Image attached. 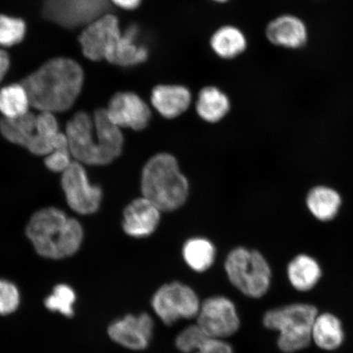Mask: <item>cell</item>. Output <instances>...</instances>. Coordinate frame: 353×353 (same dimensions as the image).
Listing matches in <instances>:
<instances>
[{
  "mask_svg": "<svg viewBox=\"0 0 353 353\" xmlns=\"http://www.w3.org/2000/svg\"><path fill=\"white\" fill-rule=\"evenodd\" d=\"M161 210L143 197L130 202L123 210V231L132 237L144 238L157 230L161 221Z\"/></svg>",
  "mask_w": 353,
  "mask_h": 353,
  "instance_id": "5bb4252c",
  "label": "cell"
},
{
  "mask_svg": "<svg viewBox=\"0 0 353 353\" xmlns=\"http://www.w3.org/2000/svg\"><path fill=\"white\" fill-rule=\"evenodd\" d=\"M139 35L140 29L134 24L122 30L121 37L110 51L105 61L121 68H131L145 63L149 57V50L140 42Z\"/></svg>",
  "mask_w": 353,
  "mask_h": 353,
  "instance_id": "2e32d148",
  "label": "cell"
},
{
  "mask_svg": "<svg viewBox=\"0 0 353 353\" xmlns=\"http://www.w3.org/2000/svg\"><path fill=\"white\" fill-rule=\"evenodd\" d=\"M193 353H234L231 345L222 339L210 338L200 350Z\"/></svg>",
  "mask_w": 353,
  "mask_h": 353,
  "instance_id": "1f68e13d",
  "label": "cell"
},
{
  "mask_svg": "<svg viewBox=\"0 0 353 353\" xmlns=\"http://www.w3.org/2000/svg\"><path fill=\"white\" fill-rule=\"evenodd\" d=\"M92 119L100 142L114 161L121 157L125 144L121 129L110 120L105 108L97 110Z\"/></svg>",
  "mask_w": 353,
  "mask_h": 353,
  "instance_id": "cb8c5ba5",
  "label": "cell"
},
{
  "mask_svg": "<svg viewBox=\"0 0 353 353\" xmlns=\"http://www.w3.org/2000/svg\"><path fill=\"white\" fill-rule=\"evenodd\" d=\"M151 103L161 117L175 119L191 105V91L180 85H158L152 91Z\"/></svg>",
  "mask_w": 353,
  "mask_h": 353,
  "instance_id": "e0dca14e",
  "label": "cell"
},
{
  "mask_svg": "<svg viewBox=\"0 0 353 353\" xmlns=\"http://www.w3.org/2000/svg\"><path fill=\"white\" fill-rule=\"evenodd\" d=\"M105 110L110 120L121 130H143L152 119L148 104L134 92H117L110 99Z\"/></svg>",
  "mask_w": 353,
  "mask_h": 353,
  "instance_id": "7c38bea8",
  "label": "cell"
},
{
  "mask_svg": "<svg viewBox=\"0 0 353 353\" xmlns=\"http://www.w3.org/2000/svg\"><path fill=\"white\" fill-rule=\"evenodd\" d=\"M77 296L72 287L60 284L54 287V291L50 296L46 299V306L48 310L59 312L65 316L74 315V303Z\"/></svg>",
  "mask_w": 353,
  "mask_h": 353,
  "instance_id": "83f0119b",
  "label": "cell"
},
{
  "mask_svg": "<svg viewBox=\"0 0 353 353\" xmlns=\"http://www.w3.org/2000/svg\"><path fill=\"white\" fill-rule=\"evenodd\" d=\"M26 231L37 252L51 259L76 254L83 239L81 223L54 207L37 211L29 221Z\"/></svg>",
  "mask_w": 353,
  "mask_h": 353,
  "instance_id": "7a4b0ae2",
  "label": "cell"
},
{
  "mask_svg": "<svg viewBox=\"0 0 353 353\" xmlns=\"http://www.w3.org/2000/svg\"><path fill=\"white\" fill-rule=\"evenodd\" d=\"M141 190L143 196L161 212H172L187 201L189 183L176 158L169 153H159L143 168Z\"/></svg>",
  "mask_w": 353,
  "mask_h": 353,
  "instance_id": "3957f363",
  "label": "cell"
},
{
  "mask_svg": "<svg viewBox=\"0 0 353 353\" xmlns=\"http://www.w3.org/2000/svg\"><path fill=\"white\" fill-rule=\"evenodd\" d=\"M265 34L274 46L290 50L301 48L308 41L306 24L294 15H282L273 19L268 24Z\"/></svg>",
  "mask_w": 353,
  "mask_h": 353,
  "instance_id": "9a60e30c",
  "label": "cell"
},
{
  "mask_svg": "<svg viewBox=\"0 0 353 353\" xmlns=\"http://www.w3.org/2000/svg\"><path fill=\"white\" fill-rule=\"evenodd\" d=\"M305 204L313 217L319 222L327 223L337 217L343 199L337 190L326 185H317L309 190Z\"/></svg>",
  "mask_w": 353,
  "mask_h": 353,
  "instance_id": "ffe728a7",
  "label": "cell"
},
{
  "mask_svg": "<svg viewBox=\"0 0 353 353\" xmlns=\"http://www.w3.org/2000/svg\"><path fill=\"white\" fill-rule=\"evenodd\" d=\"M322 268L312 256L299 254L290 260L286 268V275L291 286L299 292H308L319 285Z\"/></svg>",
  "mask_w": 353,
  "mask_h": 353,
  "instance_id": "d6986e66",
  "label": "cell"
},
{
  "mask_svg": "<svg viewBox=\"0 0 353 353\" xmlns=\"http://www.w3.org/2000/svg\"><path fill=\"white\" fill-rule=\"evenodd\" d=\"M211 50L220 59L231 60L246 50L248 43L244 33L236 26H221L210 37Z\"/></svg>",
  "mask_w": 353,
  "mask_h": 353,
  "instance_id": "7402d4cb",
  "label": "cell"
},
{
  "mask_svg": "<svg viewBox=\"0 0 353 353\" xmlns=\"http://www.w3.org/2000/svg\"><path fill=\"white\" fill-rule=\"evenodd\" d=\"M210 337L198 325L188 326L176 339V346L182 352L193 353L200 350Z\"/></svg>",
  "mask_w": 353,
  "mask_h": 353,
  "instance_id": "f1b7e54d",
  "label": "cell"
},
{
  "mask_svg": "<svg viewBox=\"0 0 353 353\" xmlns=\"http://www.w3.org/2000/svg\"><path fill=\"white\" fill-rule=\"evenodd\" d=\"M10 68V57L7 52L0 48V82L6 77Z\"/></svg>",
  "mask_w": 353,
  "mask_h": 353,
  "instance_id": "836d02e7",
  "label": "cell"
},
{
  "mask_svg": "<svg viewBox=\"0 0 353 353\" xmlns=\"http://www.w3.org/2000/svg\"><path fill=\"white\" fill-rule=\"evenodd\" d=\"M30 101L22 83H11L0 90V112L4 118H19L29 112Z\"/></svg>",
  "mask_w": 353,
  "mask_h": 353,
  "instance_id": "484cf974",
  "label": "cell"
},
{
  "mask_svg": "<svg viewBox=\"0 0 353 353\" xmlns=\"http://www.w3.org/2000/svg\"><path fill=\"white\" fill-rule=\"evenodd\" d=\"M65 135L70 154L81 164L103 166L113 162L97 134L94 119L87 112L74 114L66 125Z\"/></svg>",
  "mask_w": 353,
  "mask_h": 353,
  "instance_id": "8992f818",
  "label": "cell"
},
{
  "mask_svg": "<svg viewBox=\"0 0 353 353\" xmlns=\"http://www.w3.org/2000/svg\"><path fill=\"white\" fill-rule=\"evenodd\" d=\"M201 305L195 291L180 282L161 286L152 299L154 312L168 325L181 319L196 317Z\"/></svg>",
  "mask_w": 353,
  "mask_h": 353,
  "instance_id": "52a82bcc",
  "label": "cell"
},
{
  "mask_svg": "<svg viewBox=\"0 0 353 353\" xmlns=\"http://www.w3.org/2000/svg\"><path fill=\"white\" fill-rule=\"evenodd\" d=\"M85 82V72L77 61L56 57L23 79L30 105L41 112H64L76 103Z\"/></svg>",
  "mask_w": 353,
  "mask_h": 353,
  "instance_id": "6da1fadb",
  "label": "cell"
},
{
  "mask_svg": "<svg viewBox=\"0 0 353 353\" xmlns=\"http://www.w3.org/2000/svg\"><path fill=\"white\" fill-rule=\"evenodd\" d=\"M154 322L148 313L127 315L109 326L108 334L114 342L131 350H143L152 337Z\"/></svg>",
  "mask_w": 353,
  "mask_h": 353,
  "instance_id": "4fadbf2b",
  "label": "cell"
},
{
  "mask_svg": "<svg viewBox=\"0 0 353 353\" xmlns=\"http://www.w3.org/2000/svg\"><path fill=\"white\" fill-rule=\"evenodd\" d=\"M225 270L231 283L245 296L260 299L268 292L272 272L258 250L237 247L228 255Z\"/></svg>",
  "mask_w": 353,
  "mask_h": 353,
  "instance_id": "5b68a950",
  "label": "cell"
},
{
  "mask_svg": "<svg viewBox=\"0 0 353 353\" xmlns=\"http://www.w3.org/2000/svg\"><path fill=\"white\" fill-rule=\"evenodd\" d=\"M230 109V99L219 88L207 86L199 92L196 110L203 121L217 123L227 116Z\"/></svg>",
  "mask_w": 353,
  "mask_h": 353,
  "instance_id": "603a6c76",
  "label": "cell"
},
{
  "mask_svg": "<svg viewBox=\"0 0 353 353\" xmlns=\"http://www.w3.org/2000/svg\"><path fill=\"white\" fill-rule=\"evenodd\" d=\"M108 0H43V14L65 28L88 25L107 13Z\"/></svg>",
  "mask_w": 353,
  "mask_h": 353,
  "instance_id": "9c48e42d",
  "label": "cell"
},
{
  "mask_svg": "<svg viewBox=\"0 0 353 353\" xmlns=\"http://www.w3.org/2000/svg\"><path fill=\"white\" fill-rule=\"evenodd\" d=\"M72 154L69 149H55L47 154L44 164L48 170L55 173H63L72 164Z\"/></svg>",
  "mask_w": 353,
  "mask_h": 353,
  "instance_id": "4dcf8cb0",
  "label": "cell"
},
{
  "mask_svg": "<svg viewBox=\"0 0 353 353\" xmlns=\"http://www.w3.org/2000/svg\"><path fill=\"white\" fill-rule=\"evenodd\" d=\"M26 22L19 17L0 14V46L10 48L23 41Z\"/></svg>",
  "mask_w": 353,
  "mask_h": 353,
  "instance_id": "4316f807",
  "label": "cell"
},
{
  "mask_svg": "<svg viewBox=\"0 0 353 353\" xmlns=\"http://www.w3.org/2000/svg\"><path fill=\"white\" fill-rule=\"evenodd\" d=\"M121 33L118 17L105 13L86 25L79 34L83 55L92 61L105 60Z\"/></svg>",
  "mask_w": 353,
  "mask_h": 353,
  "instance_id": "30bf717a",
  "label": "cell"
},
{
  "mask_svg": "<svg viewBox=\"0 0 353 353\" xmlns=\"http://www.w3.org/2000/svg\"><path fill=\"white\" fill-rule=\"evenodd\" d=\"M319 314L316 307L305 303L287 304L265 313L263 323L277 331V346L285 353L305 350L312 343V327Z\"/></svg>",
  "mask_w": 353,
  "mask_h": 353,
  "instance_id": "277c9868",
  "label": "cell"
},
{
  "mask_svg": "<svg viewBox=\"0 0 353 353\" xmlns=\"http://www.w3.org/2000/svg\"><path fill=\"white\" fill-rule=\"evenodd\" d=\"M20 303V293L12 282L0 279V314L8 315L14 312Z\"/></svg>",
  "mask_w": 353,
  "mask_h": 353,
  "instance_id": "f546056e",
  "label": "cell"
},
{
  "mask_svg": "<svg viewBox=\"0 0 353 353\" xmlns=\"http://www.w3.org/2000/svg\"><path fill=\"white\" fill-rule=\"evenodd\" d=\"M185 262L192 270L203 272L213 265L216 250L213 243L205 238H192L185 243L183 249Z\"/></svg>",
  "mask_w": 353,
  "mask_h": 353,
  "instance_id": "d4e9b609",
  "label": "cell"
},
{
  "mask_svg": "<svg viewBox=\"0 0 353 353\" xmlns=\"http://www.w3.org/2000/svg\"><path fill=\"white\" fill-rule=\"evenodd\" d=\"M108 1L122 10L134 11L138 10L143 0H108Z\"/></svg>",
  "mask_w": 353,
  "mask_h": 353,
  "instance_id": "d6a6232c",
  "label": "cell"
},
{
  "mask_svg": "<svg viewBox=\"0 0 353 353\" xmlns=\"http://www.w3.org/2000/svg\"><path fill=\"white\" fill-rule=\"evenodd\" d=\"M0 131L8 141L13 144L21 145L30 152L34 151L43 142L39 136L37 114L30 113L15 119H2Z\"/></svg>",
  "mask_w": 353,
  "mask_h": 353,
  "instance_id": "ac0fdd59",
  "label": "cell"
},
{
  "mask_svg": "<svg viewBox=\"0 0 353 353\" xmlns=\"http://www.w3.org/2000/svg\"><path fill=\"white\" fill-rule=\"evenodd\" d=\"M61 188L69 206L77 214L96 213L103 200V191L92 185L81 163L74 161L61 176Z\"/></svg>",
  "mask_w": 353,
  "mask_h": 353,
  "instance_id": "ba28073f",
  "label": "cell"
},
{
  "mask_svg": "<svg viewBox=\"0 0 353 353\" xmlns=\"http://www.w3.org/2000/svg\"><path fill=\"white\" fill-rule=\"evenodd\" d=\"M311 334L312 343L323 351L337 350L345 341L342 321L330 312H319L313 322Z\"/></svg>",
  "mask_w": 353,
  "mask_h": 353,
  "instance_id": "44dd1931",
  "label": "cell"
},
{
  "mask_svg": "<svg viewBox=\"0 0 353 353\" xmlns=\"http://www.w3.org/2000/svg\"><path fill=\"white\" fill-rule=\"evenodd\" d=\"M196 317L197 325L210 338H228L240 328L241 321L235 304L224 296L206 299Z\"/></svg>",
  "mask_w": 353,
  "mask_h": 353,
  "instance_id": "8fae6325",
  "label": "cell"
},
{
  "mask_svg": "<svg viewBox=\"0 0 353 353\" xmlns=\"http://www.w3.org/2000/svg\"><path fill=\"white\" fill-rule=\"evenodd\" d=\"M214 2L220 3H224L229 1V0H213Z\"/></svg>",
  "mask_w": 353,
  "mask_h": 353,
  "instance_id": "e575fe53",
  "label": "cell"
}]
</instances>
